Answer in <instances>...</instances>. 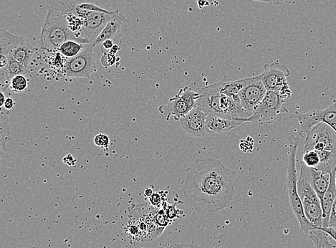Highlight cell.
Here are the masks:
<instances>
[{
	"label": "cell",
	"mask_w": 336,
	"mask_h": 248,
	"mask_svg": "<svg viewBox=\"0 0 336 248\" xmlns=\"http://www.w3.org/2000/svg\"><path fill=\"white\" fill-rule=\"evenodd\" d=\"M184 195L199 214H212L230 205L237 174L217 159L199 156L186 168Z\"/></svg>",
	"instance_id": "6da1fadb"
},
{
	"label": "cell",
	"mask_w": 336,
	"mask_h": 248,
	"mask_svg": "<svg viewBox=\"0 0 336 248\" xmlns=\"http://www.w3.org/2000/svg\"><path fill=\"white\" fill-rule=\"evenodd\" d=\"M75 4L73 1L67 0L51 4L49 7L40 36L39 46L42 49L49 52L57 51L65 42L71 40L83 44L90 43L76 36L70 28L68 14Z\"/></svg>",
	"instance_id": "7a4b0ae2"
},
{
	"label": "cell",
	"mask_w": 336,
	"mask_h": 248,
	"mask_svg": "<svg viewBox=\"0 0 336 248\" xmlns=\"http://www.w3.org/2000/svg\"><path fill=\"white\" fill-rule=\"evenodd\" d=\"M196 107L206 114L231 119H249L252 114L240 103L221 91V82L201 88Z\"/></svg>",
	"instance_id": "3957f363"
},
{
	"label": "cell",
	"mask_w": 336,
	"mask_h": 248,
	"mask_svg": "<svg viewBox=\"0 0 336 248\" xmlns=\"http://www.w3.org/2000/svg\"><path fill=\"white\" fill-rule=\"evenodd\" d=\"M288 161H287V189L291 207L298 220L302 230L307 234L312 229H315L306 217L302 207V201L297 190V180L298 176L296 166V154L298 148L299 139L295 134L290 135L289 137Z\"/></svg>",
	"instance_id": "277c9868"
},
{
	"label": "cell",
	"mask_w": 336,
	"mask_h": 248,
	"mask_svg": "<svg viewBox=\"0 0 336 248\" xmlns=\"http://www.w3.org/2000/svg\"><path fill=\"white\" fill-rule=\"evenodd\" d=\"M199 97V93L194 92L189 86H185L181 88L174 97L170 98L167 104L159 106V111L164 115L166 121H169L171 116H174L176 121H179L196 108Z\"/></svg>",
	"instance_id": "5b68a950"
},
{
	"label": "cell",
	"mask_w": 336,
	"mask_h": 248,
	"mask_svg": "<svg viewBox=\"0 0 336 248\" xmlns=\"http://www.w3.org/2000/svg\"><path fill=\"white\" fill-rule=\"evenodd\" d=\"M93 43H86L78 56L68 58L63 73L66 78H90L96 69V56Z\"/></svg>",
	"instance_id": "8992f818"
},
{
	"label": "cell",
	"mask_w": 336,
	"mask_h": 248,
	"mask_svg": "<svg viewBox=\"0 0 336 248\" xmlns=\"http://www.w3.org/2000/svg\"><path fill=\"white\" fill-rule=\"evenodd\" d=\"M297 190L304 212L309 222L316 228L322 227V209L320 198L310 184L300 176H298L297 180Z\"/></svg>",
	"instance_id": "52a82bcc"
},
{
	"label": "cell",
	"mask_w": 336,
	"mask_h": 248,
	"mask_svg": "<svg viewBox=\"0 0 336 248\" xmlns=\"http://www.w3.org/2000/svg\"><path fill=\"white\" fill-rule=\"evenodd\" d=\"M330 151L336 154V132L325 124L316 125L306 134L304 151Z\"/></svg>",
	"instance_id": "ba28073f"
},
{
	"label": "cell",
	"mask_w": 336,
	"mask_h": 248,
	"mask_svg": "<svg viewBox=\"0 0 336 248\" xmlns=\"http://www.w3.org/2000/svg\"><path fill=\"white\" fill-rule=\"evenodd\" d=\"M73 13L83 21L80 36L83 39L93 43L97 39L112 16V15L106 13L82 11L78 8L77 5L73 10Z\"/></svg>",
	"instance_id": "9c48e42d"
},
{
	"label": "cell",
	"mask_w": 336,
	"mask_h": 248,
	"mask_svg": "<svg viewBox=\"0 0 336 248\" xmlns=\"http://www.w3.org/2000/svg\"><path fill=\"white\" fill-rule=\"evenodd\" d=\"M282 113H289L279 91H267L262 103L249 118L250 123L262 124L275 119Z\"/></svg>",
	"instance_id": "30bf717a"
},
{
	"label": "cell",
	"mask_w": 336,
	"mask_h": 248,
	"mask_svg": "<svg viewBox=\"0 0 336 248\" xmlns=\"http://www.w3.org/2000/svg\"><path fill=\"white\" fill-rule=\"evenodd\" d=\"M267 93V88L264 86L260 75L249 78L248 82L239 93L241 105L252 115L262 103Z\"/></svg>",
	"instance_id": "8fae6325"
},
{
	"label": "cell",
	"mask_w": 336,
	"mask_h": 248,
	"mask_svg": "<svg viewBox=\"0 0 336 248\" xmlns=\"http://www.w3.org/2000/svg\"><path fill=\"white\" fill-rule=\"evenodd\" d=\"M290 76V70L285 65L279 62L266 64L261 78L267 91H279L288 85L287 78Z\"/></svg>",
	"instance_id": "7c38bea8"
},
{
	"label": "cell",
	"mask_w": 336,
	"mask_h": 248,
	"mask_svg": "<svg viewBox=\"0 0 336 248\" xmlns=\"http://www.w3.org/2000/svg\"><path fill=\"white\" fill-rule=\"evenodd\" d=\"M207 115L202 110L194 108L179 120L181 129L191 137L202 138L207 134L206 121Z\"/></svg>",
	"instance_id": "4fadbf2b"
},
{
	"label": "cell",
	"mask_w": 336,
	"mask_h": 248,
	"mask_svg": "<svg viewBox=\"0 0 336 248\" xmlns=\"http://www.w3.org/2000/svg\"><path fill=\"white\" fill-rule=\"evenodd\" d=\"M300 175L311 186L322 200L330 184L331 173L325 172L316 168L308 167L300 162Z\"/></svg>",
	"instance_id": "5bb4252c"
},
{
	"label": "cell",
	"mask_w": 336,
	"mask_h": 248,
	"mask_svg": "<svg viewBox=\"0 0 336 248\" xmlns=\"http://www.w3.org/2000/svg\"><path fill=\"white\" fill-rule=\"evenodd\" d=\"M249 122V119H231L222 116L208 115L206 130L209 134H222Z\"/></svg>",
	"instance_id": "9a60e30c"
},
{
	"label": "cell",
	"mask_w": 336,
	"mask_h": 248,
	"mask_svg": "<svg viewBox=\"0 0 336 248\" xmlns=\"http://www.w3.org/2000/svg\"><path fill=\"white\" fill-rule=\"evenodd\" d=\"M127 20L125 18L124 15L119 13V11L116 10V13L112 15L111 20L101 32L99 36L98 37L97 39L93 43L95 46L97 44H100V43H104L107 40H111L115 36H117L121 31L123 24Z\"/></svg>",
	"instance_id": "2e32d148"
},
{
	"label": "cell",
	"mask_w": 336,
	"mask_h": 248,
	"mask_svg": "<svg viewBox=\"0 0 336 248\" xmlns=\"http://www.w3.org/2000/svg\"><path fill=\"white\" fill-rule=\"evenodd\" d=\"M335 171L336 169L331 172L330 184L324 194L323 198L321 200L322 209V227H329L331 209L336 198Z\"/></svg>",
	"instance_id": "e0dca14e"
},
{
	"label": "cell",
	"mask_w": 336,
	"mask_h": 248,
	"mask_svg": "<svg viewBox=\"0 0 336 248\" xmlns=\"http://www.w3.org/2000/svg\"><path fill=\"white\" fill-rule=\"evenodd\" d=\"M27 41L23 37L12 34L6 30L0 31V56L8 57L17 46Z\"/></svg>",
	"instance_id": "ac0fdd59"
},
{
	"label": "cell",
	"mask_w": 336,
	"mask_h": 248,
	"mask_svg": "<svg viewBox=\"0 0 336 248\" xmlns=\"http://www.w3.org/2000/svg\"><path fill=\"white\" fill-rule=\"evenodd\" d=\"M34 53V48L29 43L26 41L14 48L10 53L9 56H13L17 61L21 63L25 68L28 69Z\"/></svg>",
	"instance_id": "d6986e66"
},
{
	"label": "cell",
	"mask_w": 336,
	"mask_h": 248,
	"mask_svg": "<svg viewBox=\"0 0 336 248\" xmlns=\"http://www.w3.org/2000/svg\"><path fill=\"white\" fill-rule=\"evenodd\" d=\"M248 81L249 78H246L244 79L238 80V81H230V82H221V91L240 103L239 93L245 86Z\"/></svg>",
	"instance_id": "ffe728a7"
},
{
	"label": "cell",
	"mask_w": 336,
	"mask_h": 248,
	"mask_svg": "<svg viewBox=\"0 0 336 248\" xmlns=\"http://www.w3.org/2000/svg\"><path fill=\"white\" fill-rule=\"evenodd\" d=\"M11 140V126L8 123V114L4 112L3 108H1V114H0V141H1L2 154L4 153L6 149L7 144Z\"/></svg>",
	"instance_id": "44dd1931"
},
{
	"label": "cell",
	"mask_w": 336,
	"mask_h": 248,
	"mask_svg": "<svg viewBox=\"0 0 336 248\" xmlns=\"http://www.w3.org/2000/svg\"><path fill=\"white\" fill-rule=\"evenodd\" d=\"M307 234L315 244V248H329L332 246L330 241L332 237L319 228L312 229Z\"/></svg>",
	"instance_id": "7402d4cb"
},
{
	"label": "cell",
	"mask_w": 336,
	"mask_h": 248,
	"mask_svg": "<svg viewBox=\"0 0 336 248\" xmlns=\"http://www.w3.org/2000/svg\"><path fill=\"white\" fill-rule=\"evenodd\" d=\"M85 44L79 43V42L73 41H68L65 42L62 46L60 47L59 52L64 57L71 58L78 56L84 48Z\"/></svg>",
	"instance_id": "603a6c76"
},
{
	"label": "cell",
	"mask_w": 336,
	"mask_h": 248,
	"mask_svg": "<svg viewBox=\"0 0 336 248\" xmlns=\"http://www.w3.org/2000/svg\"><path fill=\"white\" fill-rule=\"evenodd\" d=\"M9 58V63L8 66L4 69H0V71L6 73L10 80L13 79L15 76L18 75H26L28 72V69L25 68L21 63L17 61L13 56H8Z\"/></svg>",
	"instance_id": "cb8c5ba5"
},
{
	"label": "cell",
	"mask_w": 336,
	"mask_h": 248,
	"mask_svg": "<svg viewBox=\"0 0 336 248\" xmlns=\"http://www.w3.org/2000/svg\"><path fill=\"white\" fill-rule=\"evenodd\" d=\"M321 114L322 123L328 125L336 132V98L331 106L321 110Z\"/></svg>",
	"instance_id": "d4e9b609"
},
{
	"label": "cell",
	"mask_w": 336,
	"mask_h": 248,
	"mask_svg": "<svg viewBox=\"0 0 336 248\" xmlns=\"http://www.w3.org/2000/svg\"><path fill=\"white\" fill-rule=\"evenodd\" d=\"M302 163L311 168H317L320 163L318 153L315 150L304 151L302 158Z\"/></svg>",
	"instance_id": "484cf974"
},
{
	"label": "cell",
	"mask_w": 336,
	"mask_h": 248,
	"mask_svg": "<svg viewBox=\"0 0 336 248\" xmlns=\"http://www.w3.org/2000/svg\"><path fill=\"white\" fill-rule=\"evenodd\" d=\"M28 86V81L25 75H18L11 80L10 88L14 93H23Z\"/></svg>",
	"instance_id": "4316f807"
},
{
	"label": "cell",
	"mask_w": 336,
	"mask_h": 248,
	"mask_svg": "<svg viewBox=\"0 0 336 248\" xmlns=\"http://www.w3.org/2000/svg\"><path fill=\"white\" fill-rule=\"evenodd\" d=\"M78 8L82 11L88 12H97V13H106V14L113 15L116 13V11H108V10L104 9V8H100V7L96 6V5L92 4V3H83V4L78 6Z\"/></svg>",
	"instance_id": "83f0119b"
},
{
	"label": "cell",
	"mask_w": 336,
	"mask_h": 248,
	"mask_svg": "<svg viewBox=\"0 0 336 248\" xmlns=\"http://www.w3.org/2000/svg\"><path fill=\"white\" fill-rule=\"evenodd\" d=\"M94 143L101 149H108L110 145V138L106 134H97L95 136Z\"/></svg>",
	"instance_id": "f1b7e54d"
},
{
	"label": "cell",
	"mask_w": 336,
	"mask_h": 248,
	"mask_svg": "<svg viewBox=\"0 0 336 248\" xmlns=\"http://www.w3.org/2000/svg\"><path fill=\"white\" fill-rule=\"evenodd\" d=\"M155 221L158 226L165 228L169 224V219L164 210H160L156 212Z\"/></svg>",
	"instance_id": "f546056e"
},
{
	"label": "cell",
	"mask_w": 336,
	"mask_h": 248,
	"mask_svg": "<svg viewBox=\"0 0 336 248\" xmlns=\"http://www.w3.org/2000/svg\"><path fill=\"white\" fill-rule=\"evenodd\" d=\"M116 63V56L111 53H104V56L101 58V63L106 68L111 67L114 66Z\"/></svg>",
	"instance_id": "4dcf8cb0"
},
{
	"label": "cell",
	"mask_w": 336,
	"mask_h": 248,
	"mask_svg": "<svg viewBox=\"0 0 336 248\" xmlns=\"http://www.w3.org/2000/svg\"><path fill=\"white\" fill-rule=\"evenodd\" d=\"M329 227H336V198L331 209Z\"/></svg>",
	"instance_id": "1f68e13d"
},
{
	"label": "cell",
	"mask_w": 336,
	"mask_h": 248,
	"mask_svg": "<svg viewBox=\"0 0 336 248\" xmlns=\"http://www.w3.org/2000/svg\"><path fill=\"white\" fill-rule=\"evenodd\" d=\"M149 198H150L149 201H150L151 205L155 206V207H159V206H160L161 197L158 193H154V194H153Z\"/></svg>",
	"instance_id": "d6a6232c"
},
{
	"label": "cell",
	"mask_w": 336,
	"mask_h": 248,
	"mask_svg": "<svg viewBox=\"0 0 336 248\" xmlns=\"http://www.w3.org/2000/svg\"><path fill=\"white\" fill-rule=\"evenodd\" d=\"M169 248H204L197 244H184V243H176L172 244Z\"/></svg>",
	"instance_id": "836d02e7"
},
{
	"label": "cell",
	"mask_w": 336,
	"mask_h": 248,
	"mask_svg": "<svg viewBox=\"0 0 336 248\" xmlns=\"http://www.w3.org/2000/svg\"><path fill=\"white\" fill-rule=\"evenodd\" d=\"M320 229L325 231L326 233H327V234L332 237V239H333L334 240L336 241V229L335 227H321Z\"/></svg>",
	"instance_id": "e575fe53"
},
{
	"label": "cell",
	"mask_w": 336,
	"mask_h": 248,
	"mask_svg": "<svg viewBox=\"0 0 336 248\" xmlns=\"http://www.w3.org/2000/svg\"><path fill=\"white\" fill-rule=\"evenodd\" d=\"M15 104H15L14 100L13 98H6V101L3 107L5 108V109L10 111V110L14 109Z\"/></svg>",
	"instance_id": "d590c367"
},
{
	"label": "cell",
	"mask_w": 336,
	"mask_h": 248,
	"mask_svg": "<svg viewBox=\"0 0 336 248\" xmlns=\"http://www.w3.org/2000/svg\"><path fill=\"white\" fill-rule=\"evenodd\" d=\"M114 46L112 40H107V41H104L102 43V47L101 48H102L103 50H109V51H111Z\"/></svg>",
	"instance_id": "8d00e7d4"
},
{
	"label": "cell",
	"mask_w": 336,
	"mask_h": 248,
	"mask_svg": "<svg viewBox=\"0 0 336 248\" xmlns=\"http://www.w3.org/2000/svg\"><path fill=\"white\" fill-rule=\"evenodd\" d=\"M167 210L166 214L169 219H172L176 217V210L174 209V207H169V209L167 208Z\"/></svg>",
	"instance_id": "74e56055"
},
{
	"label": "cell",
	"mask_w": 336,
	"mask_h": 248,
	"mask_svg": "<svg viewBox=\"0 0 336 248\" xmlns=\"http://www.w3.org/2000/svg\"><path fill=\"white\" fill-rule=\"evenodd\" d=\"M284 0H269V4L273 6H281L283 4Z\"/></svg>",
	"instance_id": "f35d334b"
},
{
	"label": "cell",
	"mask_w": 336,
	"mask_h": 248,
	"mask_svg": "<svg viewBox=\"0 0 336 248\" xmlns=\"http://www.w3.org/2000/svg\"><path fill=\"white\" fill-rule=\"evenodd\" d=\"M197 3L199 8H204L209 5V2L207 0H197Z\"/></svg>",
	"instance_id": "ab89813d"
},
{
	"label": "cell",
	"mask_w": 336,
	"mask_h": 248,
	"mask_svg": "<svg viewBox=\"0 0 336 248\" xmlns=\"http://www.w3.org/2000/svg\"><path fill=\"white\" fill-rule=\"evenodd\" d=\"M0 97H1V105H0V107L3 108L4 106L5 102H6V98L4 93L2 92V91L0 92Z\"/></svg>",
	"instance_id": "60d3db41"
},
{
	"label": "cell",
	"mask_w": 336,
	"mask_h": 248,
	"mask_svg": "<svg viewBox=\"0 0 336 248\" xmlns=\"http://www.w3.org/2000/svg\"><path fill=\"white\" fill-rule=\"evenodd\" d=\"M153 194H154V192H153L152 189H150V188H148V189H146L145 196H147V197H150Z\"/></svg>",
	"instance_id": "b9f144b4"
},
{
	"label": "cell",
	"mask_w": 336,
	"mask_h": 248,
	"mask_svg": "<svg viewBox=\"0 0 336 248\" xmlns=\"http://www.w3.org/2000/svg\"><path fill=\"white\" fill-rule=\"evenodd\" d=\"M119 48L117 46H114L112 49L110 51V53H112V54L116 55V53H117V51H119Z\"/></svg>",
	"instance_id": "7bdbcfd3"
},
{
	"label": "cell",
	"mask_w": 336,
	"mask_h": 248,
	"mask_svg": "<svg viewBox=\"0 0 336 248\" xmlns=\"http://www.w3.org/2000/svg\"><path fill=\"white\" fill-rule=\"evenodd\" d=\"M253 1L259 2V3H268L269 4V0H253Z\"/></svg>",
	"instance_id": "ee69618b"
},
{
	"label": "cell",
	"mask_w": 336,
	"mask_h": 248,
	"mask_svg": "<svg viewBox=\"0 0 336 248\" xmlns=\"http://www.w3.org/2000/svg\"><path fill=\"white\" fill-rule=\"evenodd\" d=\"M335 186H336V171H335Z\"/></svg>",
	"instance_id": "f6af8a7d"
},
{
	"label": "cell",
	"mask_w": 336,
	"mask_h": 248,
	"mask_svg": "<svg viewBox=\"0 0 336 248\" xmlns=\"http://www.w3.org/2000/svg\"><path fill=\"white\" fill-rule=\"evenodd\" d=\"M252 1H253V0H252Z\"/></svg>",
	"instance_id": "bcb514c9"
}]
</instances>
